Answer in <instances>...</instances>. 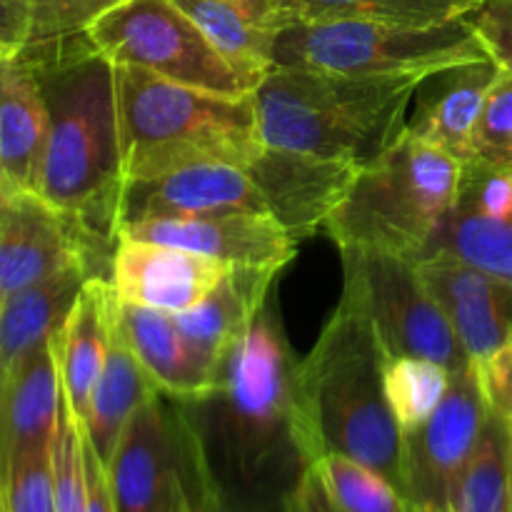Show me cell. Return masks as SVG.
Returning <instances> with one entry per match:
<instances>
[{
  "instance_id": "obj_1",
  "label": "cell",
  "mask_w": 512,
  "mask_h": 512,
  "mask_svg": "<svg viewBox=\"0 0 512 512\" xmlns=\"http://www.w3.org/2000/svg\"><path fill=\"white\" fill-rule=\"evenodd\" d=\"M180 405L223 512L285 508L318 460L298 398V358L268 305L220 358L213 388Z\"/></svg>"
},
{
  "instance_id": "obj_2",
  "label": "cell",
  "mask_w": 512,
  "mask_h": 512,
  "mask_svg": "<svg viewBox=\"0 0 512 512\" xmlns=\"http://www.w3.org/2000/svg\"><path fill=\"white\" fill-rule=\"evenodd\" d=\"M48 110L38 195L78 220L95 240L118 245L125 175L115 65L88 35L35 40L23 48Z\"/></svg>"
},
{
  "instance_id": "obj_3",
  "label": "cell",
  "mask_w": 512,
  "mask_h": 512,
  "mask_svg": "<svg viewBox=\"0 0 512 512\" xmlns=\"http://www.w3.org/2000/svg\"><path fill=\"white\" fill-rule=\"evenodd\" d=\"M343 295L313 350L298 360V398L315 453H340L403 495V430L385 398V355L360 280L343 268Z\"/></svg>"
},
{
  "instance_id": "obj_4",
  "label": "cell",
  "mask_w": 512,
  "mask_h": 512,
  "mask_svg": "<svg viewBox=\"0 0 512 512\" xmlns=\"http://www.w3.org/2000/svg\"><path fill=\"white\" fill-rule=\"evenodd\" d=\"M420 80L273 68L253 93L260 143L363 168L403 138Z\"/></svg>"
},
{
  "instance_id": "obj_5",
  "label": "cell",
  "mask_w": 512,
  "mask_h": 512,
  "mask_svg": "<svg viewBox=\"0 0 512 512\" xmlns=\"http://www.w3.org/2000/svg\"><path fill=\"white\" fill-rule=\"evenodd\" d=\"M115 88L125 183L208 163L245 168L263 148L253 95L185 88L128 65H115Z\"/></svg>"
},
{
  "instance_id": "obj_6",
  "label": "cell",
  "mask_w": 512,
  "mask_h": 512,
  "mask_svg": "<svg viewBox=\"0 0 512 512\" xmlns=\"http://www.w3.org/2000/svg\"><path fill=\"white\" fill-rule=\"evenodd\" d=\"M460 178L458 158L403 133L393 148L360 168L325 230L340 250L415 263L453 208Z\"/></svg>"
},
{
  "instance_id": "obj_7",
  "label": "cell",
  "mask_w": 512,
  "mask_h": 512,
  "mask_svg": "<svg viewBox=\"0 0 512 512\" xmlns=\"http://www.w3.org/2000/svg\"><path fill=\"white\" fill-rule=\"evenodd\" d=\"M490 58L465 18L430 28L325 20L290 23L275 40V68L325 70L363 78L430 75L470 60Z\"/></svg>"
},
{
  "instance_id": "obj_8",
  "label": "cell",
  "mask_w": 512,
  "mask_h": 512,
  "mask_svg": "<svg viewBox=\"0 0 512 512\" xmlns=\"http://www.w3.org/2000/svg\"><path fill=\"white\" fill-rule=\"evenodd\" d=\"M105 470L115 512H223L198 435L165 393L130 418Z\"/></svg>"
},
{
  "instance_id": "obj_9",
  "label": "cell",
  "mask_w": 512,
  "mask_h": 512,
  "mask_svg": "<svg viewBox=\"0 0 512 512\" xmlns=\"http://www.w3.org/2000/svg\"><path fill=\"white\" fill-rule=\"evenodd\" d=\"M85 35L113 65L185 88L245 98L260 85L235 70L175 0H123L93 20Z\"/></svg>"
},
{
  "instance_id": "obj_10",
  "label": "cell",
  "mask_w": 512,
  "mask_h": 512,
  "mask_svg": "<svg viewBox=\"0 0 512 512\" xmlns=\"http://www.w3.org/2000/svg\"><path fill=\"white\" fill-rule=\"evenodd\" d=\"M343 268L360 280L375 333L388 358L415 355L445 365L450 373L470 368V358L430 298L415 263L383 253L340 250Z\"/></svg>"
},
{
  "instance_id": "obj_11",
  "label": "cell",
  "mask_w": 512,
  "mask_h": 512,
  "mask_svg": "<svg viewBox=\"0 0 512 512\" xmlns=\"http://www.w3.org/2000/svg\"><path fill=\"white\" fill-rule=\"evenodd\" d=\"M490 405L475 365L450 375L443 403L403 433V498L413 512H450V495L473 458Z\"/></svg>"
},
{
  "instance_id": "obj_12",
  "label": "cell",
  "mask_w": 512,
  "mask_h": 512,
  "mask_svg": "<svg viewBox=\"0 0 512 512\" xmlns=\"http://www.w3.org/2000/svg\"><path fill=\"white\" fill-rule=\"evenodd\" d=\"M115 245L95 240L35 190L0 185V303L70 265H88L108 280Z\"/></svg>"
},
{
  "instance_id": "obj_13",
  "label": "cell",
  "mask_w": 512,
  "mask_h": 512,
  "mask_svg": "<svg viewBox=\"0 0 512 512\" xmlns=\"http://www.w3.org/2000/svg\"><path fill=\"white\" fill-rule=\"evenodd\" d=\"M245 173L263 195L268 213L295 240H303L325 228L358 178L360 165L263 145Z\"/></svg>"
},
{
  "instance_id": "obj_14",
  "label": "cell",
  "mask_w": 512,
  "mask_h": 512,
  "mask_svg": "<svg viewBox=\"0 0 512 512\" xmlns=\"http://www.w3.org/2000/svg\"><path fill=\"white\" fill-rule=\"evenodd\" d=\"M170 245L228 265L283 270L295 258L298 240L270 213L228 210L185 220H148L123 225L118 240Z\"/></svg>"
},
{
  "instance_id": "obj_15",
  "label": "cell",
  "mask_w": 512,
  "mask_h": 512,
  "mask_svg": "<svg viewBox=\"0 0 512 512\" xmlns=\"http://www.w3.org/2000/svg\"><path fill=\"white\" fill-rule=\"evenodd\" d=\"M415 270L458 335L470 363L483 365L508 343L512 335V283L445 255L418 260Z\"/></svg>"
},
{
  "instance_id": "obj_16",
  "label": "cell",
  "mask_w": 512,
  "mask_h": 512,
  "mask_svg": "<svg viewBox=\"0 0 512 512\" xmlns=\"http://www.w3.org/2000/svg\"><path fill=\"white\" fill-rule=\"evenodd\" d=\"M228 210L268 213L265 200L245 168L193 165L158 178L128 180L120 198L118 230L148 220H185Z\"/></svg>"
},
{
  "instance_id": "obj_17",
  "label": "cell",
  "mask_w": 512,
  "mask_h": 512,
  "mask_svg": "<svg viewBox=\"0 0 512 512\" xmlns=\"http://www.w3.org/2000/svg\"><path fill=\"white\" fill-rule=\"evenodd\" d=\"M228 270L223 260L190 250L120 238L110 260L108 285L120 303L175 315L198 305Z\"/></svg>"
},
{
  "instance_id": "obj_18",
  "label": "cell",
  "mask_w": 512,
  "mask_h": 512,
  "mask_svg": "<svg viewBox=\"0 0 512 512\" xmlns=\"http://www.w3.org/2000/svg\"><path fill=\"white\" fill-rule=\"evenodd\" d=\"M500 73L503 68L493 58H480L425 75L410 103L405 135L468 163L475 128Z\"/></svg>"
},
{
  "instance_id": "obj_19",
  "label": "cell",
  "mask_w": 512,
  "mask_h": 512,
  "mask_svg": "<svg viewBox=\"0 0 512 512\" xmlns=\"http://www.w3.org/2000/svg\"><path fill=\"white\" fill-rule=\"evenodd\" d=\"M63 408L53 340L38 345L3 373L0 388V493L10 465L50 450Z\"/></svg>"
},
{
  "instance_id": "obj_20",
  "label": "cell",
  "mask_w": 512,
  "mask_h": 512,
  "mask_svg": "<svg viewBox=\"0 0 512 512\" xmlns=\"http://www.w3.org/2000/svg\"><path fill=\"white\" fill-rule=\"evenodd\" d=\"M115 330L128 343L160 393L178 400H193L215 385L218 368L193 348L170 313L120 303L115 298Z\"/></svg>"
},
{
  "instance_id": "obj_21",
  "label": "cell",
  "mask_w": 512,
  "mask_h": 512,
  "mask_svg": "<svg viewBox=\"0 0 512 512\" xmlns=\"http://www.w3.org/2000/svg\"><path fill=\"white\" fill-rule=\"evenodd\" d=\"M48 143V110L28 55H0V185L35 190Z\"/></svg>"
},
{
  "instance_id": "obj_22",
  "label": "cell",
  "mask_w": 512,
  "mask_h": 512,
  "mask_svg": "<svg viewBox=\"0 0 512 512\" xmlns=\"http://www.w3.org/2000/svg\"><path fill=\"white\" fill-rule=\"evenodd\" d=\"M215 50L243 75L263 83L275 68V40L288 28L278 0H175Z\"/></svg>"
},
{
  "instance_id": "obj_23",
  "label": "cell",
  "mask_w": 512,
  "mask_h": 512,
  "mask_svg": "<svg viewBox=\"0 0 512 512\" xmlns=\"http://www.w3.org/2000/svg\"><path fill=\"white\" fill-rule=\"evenodd\" d=\"M278 268L230 265L220 283L193 308L175 313V323L205 360L218 368L220 358L243 338L268 305Z\"/></svg>"
},
{
  "instance_id": "obj_24",
  "label": "cell",
  "mask_w": 512,
  "mask_h": 512,
  "mask_svg": "<svg viewBox=\"0 0 512 512\" xmlns=\"http://www.w3.org/2000/svg\"><path fill=\"white\" fill-rule=\"evenodd\" d=\"M113 315L115 295L108 280L93 278L85 283L63 330L53 338L63 395L78 425H83L88 415L90 395L105 368L110 335H113Z\"/></svg>"
},
{
  "instance_id": "obj_25",
  "label": "cell",
  "mask_w": 512,
  "mask_h": 512,
  "mask_svg": "<svg viewBox=\"0 0 512 512\" xmlns=\"http://www.w3.org/2000/svg\"><path fill=\"white\" fill-rule=\"evenodd\" d=\"M88 280H93L88 265H70L50 278L18 290L0 303V370L3 373L33 348L50 343L63 330Z\"/></svg>"
},
{
  "instance_id": "obj_26",
  "label": "cell",
  "mask_w": 512,
  "mask_h": 512,
  "mask_svg": "<svg viewBox=\"0 0 512 512\" xmlns=\"http://www.w3.org/2000/svg\"><path fill=\"white\" fill-rule=\"evenodd\" d=\"M285 512H413L400 490L368 465L325 453L303 475Z\"/></svg>"
},
{
  "instance_id": "obj_27",
  "label": "cell",
  "mask_w": 512,
  "mask_h": 512,
  "mask_svg": "<svg viewBox=\"0 0 512 512\" xmlns=\"http://www.w3.org/2000/svg\"><path fill=\"white\" fill-rule=\"evenodd\" d=\"M155 393H160L158 385L145 373V368L138 363L128 343L118 335L113 315V335H110L108 358H105L103 373H100L93 395H90L88 415H85L83 425H80L88 443L93 445V450L105 465L113 458L130 418Z\"/></svg>"
},
{
  "instance_id": "obj_28",
  "label": "cell",
  "mask_w": 512,
  "mask_h": 512,
  "mask_svg": "<svg viewBox=\"0 0 512 512\" xmlns=\"http://www.w3.org/2000/svg\"><path fill=\"white\" fill-rule=\"evenodd\" d=\"M290 23L363 20V23L430 28L465 18L478 0H278Z\"/></svg>"
},
{
  "instance_id": "obj_29",
  "label": "cell",
  "mask_w": 512,
  "mask_h": 512,
  "mask_svg": "<svg viewBox=\"0 0 512 512\" xmlns=\"http://www.w3.org/2000/svg\"><path fill=\"white\" fill-rule=\"evenodd\" d=\"M455 258L493 278L512 283V218L498 220L453 205L418 260ZM415 260V263H418Z\"/></svg>"
},
{
  "instance_id": "obj_30",
  "label": "cell",
  "mask_w": 512,
  "mask_h": 512,
  "mask_svg": "<svg viewBox=\"0 0 512 512\" xmlns=\"http://www.w3.org/2000/svg\"><path fill=\"white\" fill-rule=\"evenodd\" d=\"M510 463L512 428L490 410L483 438L450 495V512H512Z\"/></svg>"
},
{
  "instance_id": "obj_31",
  "label": "cell",
  "mask_w": 512,
  "mask_h": 512,
  "mask_svg": "<svg viewBox=\"0 0 512 512\" xmlns=\"http://www.w3.org/2000/svg\"><path fill=\"white\" fill-rule=\"evenodd\" d=\"M450 370L445 365L415 355L385 360V398L400 430L423 425L443 403L450 388Z\"/></svg>"
},
{
  "instance_id": "obj_32",
  "label": "cell",
  "mask_w": 512,
  "mask_h": 512,
  "mask_svg": "<svg viewBox=\"0 0 512 512\" xmlns=\"http://www.w3.org/2000/svg\"><path fill=\"white\" fill-rule=\"evenodd\" d=\"M53 460L55 512H88V488L83 465V430L63 395L58 430L50 445Z\"/></svg>"
},
{
  "instance_id": "obj_33",
  "label": "cell",
  "mask_w": 512,
  "mask_h": 512,
  "mask_svg": "<svg viewBox=\"0 0 512 512\" xmlns=\"http://www.w3.org/2000/svg\"><path fill=\"white\" fill-rule=\"evenodd\" d=\"M512 170V70L495 80L473 138V158Z\"/></svg>"
},
{
  "instance_id": "obj_34",
  "label": "cell",
  "mask_w": 512,
  "mask_h": 512,
  "mask_svg": "<svg viewBox=\"0 0 512 512\" xmlns=\"http://www.w3.org/2000/svg\"><path fill=\"white\" fill-rule=\"evenodd\" d=\"M0 512H55L50 450L25 455L10 465L0 493Z\"/></svg>"
},
{
  "instance_id": "obj_35",
  "label": "cell",
  "mask_w": 512,
  "mask_h": 512,
  "mask_svg": "<svg viewBox=\"0 0 512 512\" xmlns=\"http://www.w3.org/2000/svg\"><path fill=\"white\" fill-rule=\"evenodd\" d=\"M453 205L475 210L498 220L512 218V170L485 165L480 160L463 163L458 198Z\"/></svg>"
},
{
  "instance_id": "obj_36",
  "label": "cell",
  "mask_w": 512,
  "mask_h": 512,
  "mask_svg": "<svg viewBox=\"0 0 512 512\" xmlns=\"http://www.w3.org/2000/svg\"><path fill=\"white\" fill-rule=\"evenodd\" d=\"M123 0H25L33 20L35 40H55L85 33L93 20Z\"/></svg>"
},
{
  "instance_id": "obj_37",
  "label": "cell",
  "mask_w": 512,
  "mask_h": 512,
  "mask_svg": "<svg viewBox=\"0 0 512 512\" xmlns=\"http://www.w3.org/2000/svg\"><path fill=\"white\" fill-rule=\"evenodd\" d=\"M465 20L485 53L503 70H512V0H478Z\"/></svg>"
},
{
  "instance_id": "obj_38",
  "label": "cell",
  "mask_w": 512,
  "mask_h": 512,
  "mask_svg": "<svg viewBox=\"0 0 512 512\" xmlns=\"http://www.w3.org/2000/svg\"><path fill=\"white\" fill-rule=\"evenodd\" d=\"M475 368H478L480 385H483L490 410L512 428V335L493 358Z\"/></svg>"
},
{
  "instance_id": "obj_39",
  "label": "cell",
  "mask_w": 512,
  "mask_h": 512,
  "mask_svg": "<svg viewBox=\"0 0 512 512\" xmlns=\"http://www.w3.org/2000/svg\"><path fill=\"white\" fill-rule=\"evenodd\" d=\"M33 38V20L25 0H0V55L20 53Z\"/></svg>"
},
{
  "instance_id": "obj_40",
  "label": "cell",
  "mask_w": 512,
  "mask_h": 512,
  "mask_svg": "<svg viewBox=\"0 0 512 512\" xmlns=\"http://www.w3.org/2000/svg\"><path fill=\"white\" fill-rule=\"evenodd\" d=\"M83 465H85V488H88V512H115L113 493H110L108 470L98 458L93 445L83 435Z\"/></svg>"
},
{
  "instance_id": "obj_41",
  "label": "cell",
  "mask_w": 512,
  "mask_h": 512,
  "mask_svg": "<svg viewBox=\"0 0 512 512\" xmlns=\"http://www.w3.org/2000/svg\"><path fill=\"white\" fill-rule=\"evenodd\" d=\"M510 510H512V463H510Z\"/></svg>"
},
{
  "instance_id": "obj_42",
  "label": "cell",
  "mask_w": 512,
  "mask_h": 512,
  "mask_svg": "<svg viewBox=\"0 0 512 512\" xmlns=\"http://www.w3.org/2000/svg\"><path fill=\"white\" fill-rule=\"evenodd\" d=\"M0 388H3V370H0Z\"/></svg>"
}]
</instances>
